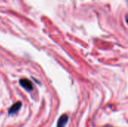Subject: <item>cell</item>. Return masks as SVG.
I'll return each mask as SVG.
<instances>
[{
  "mask_svg": "<svg viewBox=\"0 0 128 127\" xmlns=\"http://www.w3.org/2000/svg\"><path fill=\"white\" fill-rule=\"evenodd\" d=\"M21 107H22L21 102H16V103H14L13 106H11L10 107V109H8V114L9 115H14V114L16 113L17 112L20 111Z\"/></svg>",
  "mask_w": 128,
  "mask_h": 127,
  "instance_id": "cell-2",
  "label": "cell"
},
{
  "mask_svg": "<svg viewBox=\"0 0 128 127\" xmlns=\"http://www.w3.org/2000/svg\"><path fill=\"white\" fill-rule=\"evenodd\" d=\"M126 20H127V22H128V17L126 18Z\"/></svg>",
  "mask_w": 128,
  "mask_h": 127,
  "instance_id": "cell-4",
  "label": "cell"
},
{
  "mask_svg": "<svg viewBox=\"0 0 128 127\" xmlns=\"http://www.w3.org/2000/svg\"><path fill=\"white\" fill-rule=\"evenodd\" d=\"M68 121V116L67 115H62L58 122H57V127H65V126L67 125Z\"/></svg>",
  "mask_w": 128,
  "mask_h": 127,
  "instance_id": "cell-3",
  "label": "cell"
},
{
  "mask_svg": "<svg viewBox=\"0 0 128 127\" xmlns=\"http://www.w3.org/2000/svg\"><path fill=\"white\" fill-rule=\"evenodd\" d=\"M20 85L28 91H30L33 89V85L32 82L27 79H21L20 80Z\"/></svg>",
  "mask_w": 128,
  "mask_h": 127,
  "instance_id": "cell-1",
  "label": "cell"
}]
</instances>
